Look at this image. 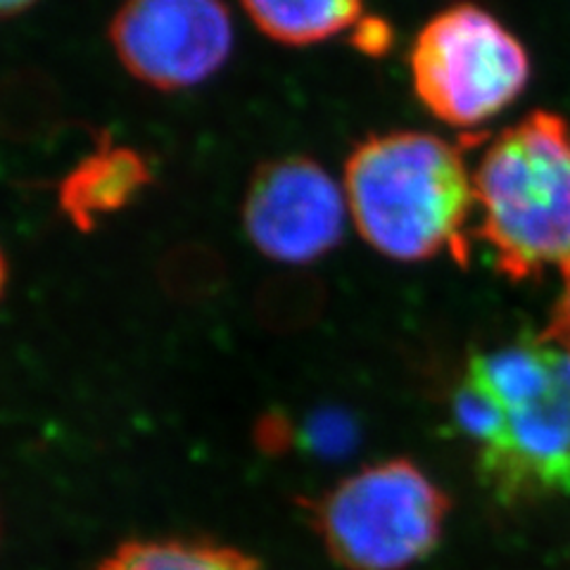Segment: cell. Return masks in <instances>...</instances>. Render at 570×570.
Returning a JSON list of instances; mask_svg holds the SVG:
<instances>
[{"instance_id": "obj_1", "label": "cell", "mask_w": 570, "mask_h": 570, "mask_svg": "<svg viewBox=\"0 0 570 570\" xmlns=\"http://www.w3.org/2000/svg\"><path fill=\"white\" fill-rule=\"evenodd\" d=\"M454 421L502 504L570 494V350L561 343L540 333L473 354Z\"/></svg>"}, {"instance_id": "obj_2", "label": "cell", "mask_w": 570, "mask_h": 570, "mask_svg": "<svg viewBox=\"0 0 570 570\" xmlns=\"http://www.w3.org/2000/svg\"><path fill=\"white\" fill-rule=\"evenodd\" d=\"M343 190L350 222L376 253L395 262L450 253L466 262L473 174L452 142L421 131L368 136L347 157Z\"/></svg>"}, {"instance_id": "obj_3", "label": "cell", "mask_w": 570, "mask_h": 570, "mask_svg": "<svg viewBox=\"0 0 570 570\" xmlns=\"http://www.w3.org/2000/svg\"><path fill=\"white\" fill-rule=\"evenodd\" d=\"M478 238L511 281L570 264V136L538 110L499 136L473 171Z\"/></svg>"}, {"instance_id": "obj_4", "label": "cell", "mask_w": 570, "mask_h": 570, "mask_svg": "<svg viewBox=\"0 0 570 570\" xmlns=\"http://www.w3.org/2000/svg\"><path fill=\"white\" fill-rule=\"evenodd\" d=\"M448 511V494L416 463L390 459L318 497L309 519L337 566L404 570L438 547Z\"/></svg>"}, {"instance_id": "obj_5", "label": "cell", "mask_w": 570, "mask_h": 570, "mask_svg": "<svg viewBox=\"0 0 570 570\" xmlns=\"http://www.w3.org/2000/svg\"><path fill=\"white\" fill-rule=\"evenodd\" d=\"M419 100L452 127L502 112L530 79L528 52L492 14L456 6L428 22L409 52Z\"/></svg>"}, {"instance_id": "obj_6", "label": "cell", "mask_w": 570, "mask_h": 570, "mask_svg": "<svg viewBox=\"0 0 570 570\" xmlns=\"http://www.w3.org/2000/svg\"><path fill=\"white\" fill-rule=\"evenodd\" d=\"M107 39L131 79L181 94L226 67L236 27L224 0H121Z\"/></svg>"}, {"instance_id": "obj_7", "label": "cell", "mask_w": 570, "mask_h": 570, "mask_svg": "<svg viewBox=\"0 0 570 570\" xmlns=\"http://www.w3.org/2000/svg\"><path fill=\"white\" fill-rule=\"evenodd\" d=\"M240 214L257 253L291 269L333 253L350 222L343 186L307 155L262 163L249 176Z\"/></svg>"}, {"instance_id": "obj_8", "label": "cell", "mask_w": 570, "mask_h": 570, "mask_svg": "<svg viewBox=\"0 0 570 570\" xmlns=\"http://www.w3.org/2000/svg\"><path fill=\"white\" fill-rule=\"evenodd\" d=\"M150 159L131 146L100 138L58 186V207L79 234H91L107 217L131 207L153 186Z\"/></svg>"}, {"instance_id": "obj_9", "label": "cell", "mask_w": 570, "mask_h": 570, "mask_svg": "<svg viewBox=\"0 0 570 570\" xmlns=\"http://www.w3.org/2000/svg\"><path fill=\"white\" fill-rule=\"evenodd\" d=\"M240 6L266 39L288 48L331 41L364 17V0H240Z\"/></svg>"}, {"instance_id": "obj_10", "label": "cell", "mask_w": 570, "mask_h": 570, "mask_svg": "<svg viewBox=\"0 0 570 570\" xmlns=\"http://www.w3.org/2000/svg\"><path fill=\"white\" fill-rule=\"evenodd\" d=\"M98 570H262L255 559L230 547L186 540L121 544Z\"/></svg>"}, {"instance_id": "obj_11", "label": "cell", "mask_w": 570, "mask_h": 570, "mask_svg": "<svg viewBox=\"0 0 570 570\" xmlns=\"http://www.w3.org/2000/svg\"><path fill=\"white\" fill-rule=\"evenodd\" d=\"M60 119L58 88L39 71H14L0 79V134L33 140Z\"/></svg>"}, {"instance_id": "obj_12", "label": "cell", "mask_w": 570, "mask_h": 570, "mask_svg": "<svg viewBox=\"0 0 570 570\" xmlns=\"http://www.w3.org/2000/svg\"><path fill=\"white\" fill-rule=\"evenodd\" d=\"M324 283L305 269H291L262 283L255 312L266 328L291 333L316 324L324 312Z\"/></svg>"}, {"instance_id": "obj_13", "label": "cell", "mask_w": 570, "mask_h": 570, "mask_svg": "<svg viewBox=\"0 0 570 570\" xmlns=\"http://www.w3.org/2000/svg\"><path fill=\"white\" fill-rule=\"evenodd\" d=\"M224 281L226 266L207 245H178L159 262V283L176 299H207L224 288Z\"/></svg>"}, {"instance_id": "obj_14", "label": "cell", "mask_w": 570, "mask_h": 570, "mask_svg": "<svg viewBox=\"0 0 570 570\" xmlns=\"http://www.w3.org/2000/svg\"><path fill=\"white\" fill-rule=\"evenodd\" d=\"M350 41L356 50L364 52V56L379 58L387 52V48L392 43V31L383 20H379V17L364 14L362 20L356 22L354 29L350 31Z\"/></svg>"}, {"instance_id": "obj_15", "label": "cell", "mask_w": 570, "mask_h": 570, "mask_svg": "<svg viewBox=\"0 0 570 570\" xmlns=\"http://www.w3.org/2000/svg\"><path fill=\"white\" fill-rule=\"evenodd\" d=\"M561 276H563V291L557 299L554 312H551V321L544 335L570 350V264L563 266Z\"/></svg>"}, {"instance_id": "obj_16", "label": "cell", "mask_w": 570, "mask_h": 570, "mask_svg": "<svg viewBox=\"0 0 570 570\" xmlns=\"http://www.w3.org/2000/svg\"><path fill=\"white\" fill-rule=\"evenodd\" d=\"M36 3H39V0H0V22L12 20L17 14H24Z\"/></svg>"}, {"instance_id": "obj_17", "label": "cell", "mask_w": 570, "mask_h": 570, "mask_svg": "<svg viewBox=\"0 0 570 570\" xmlns=\"http://www.w3.org/2000/svg\"><path fill=\"white\" fill-rule=\"evenodd\" d=\"M8 278H10V266H8V257L0 247V299H3L6 291H8Z\"/></svg>"}]
</instances>
